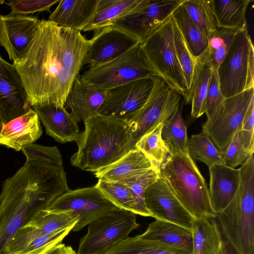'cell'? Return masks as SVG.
Instances as JSON below:
<instances>
[{"label":"cell","mask_w":254,"mask_h":254,"mask_svg":"<svg viewBox=\"0 0 254 254\" xmlns=\"http://www.w3.org/2000/svg\"><path fill=\"white\" fill-rule=\"evenodd\" d=\"M93 38L80 31L41 20L26 57L13 64L32 107L64 106L74 78Z\"/></svg>","instance_id":"obj_1"},{"label":"cell","mask_w":254,"mask_h":254,"mask_svg":"<svg viewBox=\"0 0 254 254\" xmlns=\"http://www.w3.org/2000/svg\"><path fill=\"white\" fill-rule=\"evenodd\" d=\"M66 190L58 170L36 162L26 161L6 179L0 193V254H6L8 243L21 227Z\"/></svg>","instance_id":"obj_2"},{"label":"cell","mask_w":254,"mask_h":254,"mask_svg":"<svg viewBox=\"0 0 254 254\" xmlns=\"http://www.w3.org/2000/svg\"><path fill=\"white\" fill-rule=\"evenodd\" d=\"M84 124V130L75 141L77 151L70 158L73 166L94 173L134 149L126 121L98 114Z\"/></svg>","instance_id":"obj_3"},{"label":"cell","mask_w":254,"mask_h":254,"mask_svg":"<svg viewBox=\"0 0 254 254\" xmlns=\"http://www.w3.org/2000/svg\"><path fill=\"white\" fill-rule=\"evenodd\" d=\"M238 190L227 206L216 213L219 228L237 254H254V157L240 168Z\"/></svg>","instance_id":"obj_4"},{"label":"cell","mask_w":254,"mask_h":254,"mask_svg":"<svg viewBox=\"0 0 254 254\" xmlns=\"http://www.w3.org/2000/svg\"><path fill=\"white\" fill-rule=\"evenodd\" d=\"M159 174L194 218H216L205 179L189 153L170 155L159 167Z\"/></svg>","instance_id":"obj_5"},{"label":"cell","mask_w":254,"mask_h":254,"mask_svg":"<svg viewBox=\"0 0 254 254\" xmlns=\"http://www.w3.org/2000/svg\"><path fill=\"white\" fill-rule=\"evenodd\" d=\"M140 47L147 63L170 88L190 102L185 78L174 45L172 14L141 43Z\"/></svg>","instance_id":"obj_6"},{"label":"cell","mask_w":254,"mask_h":254,"mask_svg":"<svg viewBox=\"0 0 254 254\" xmlns=\"http://www.w3.org/2000/svg\"><path fill=\"white\" fill-rule=\"evenodd\" d=\"M217 71L225 98L254 88V48L248 30L237 32Z\"/></svg>","instance_id":"obj_7"},{"label":"cell","mask_w":254,"mask_h":254,"mask_svg":"<svg viewBox=\"0 0 254 254\" xmlns=\"http://www.w3.org/2000/svg\"><path fill=\"white\" fill-rule=\"evenodd\" d=\"M158 75L145 60L140 43L114 60L95 68H89L82 79L96 88L107 90L141 79Z\"/></svg>","instance_id":"obj_8"},{"label":"cell","mask_w":254,"mask_h":254,"mask_svg":"<svg viewBox=\"0 0 254 254\" xmlns=\"http://www.w3.org/2000/svg\"><path fill=\"white\" fill-rule=\"evenodd\" d=\"M80 240L77 254H104L137 229L136 214L118 209L89 224Z\"/></svg>","instance_id":"obj_9"},{"label":"cell","mask_w":254,"mask_h":254,"mask_svg":"<svg viewBox=\"0 0 254 254\" xmlns=\"http://www.w3.org/2000/svg\"><path fill=\"white\" fill-rule=\"evenodd\" d=\"M152 89L144 104L126 120L130 130L134 148L138 140L167 117L180 105L181 95L172 89L160 76L152 77Z\"/></svg>","instance_id":"obj_10"},{"label":"cell","mask_w":254,"mask_h":254,"mask_svg":"<svg viewBox=\"0 0 254 254\" xmlns=\"http://www.w3.org/2000/svg\"><path fill=\"white\" fill-rule=\"evenodd\" d=\"M120 209L95 186L69 190L57 197L48 207L50 211H71L79 219L72 229L78 232L101 217Z\"/></svg>","instance_id":"obj_11"},{"label":"cell","mask_w":254,"mask_h":254,"mask_svg":"<svg viewBox=\"0 0 254 254\" xmlns=\"http://www.w3.org/2000/svg\"><path fill=\"white\" fill-rule=\"evenodd\" d=\"M254 88L226 98L219 108L202 126L216 148L224 154L235 133L240 128L252 97Z\"/></svg>","instance_id":"obj_12"},{"label":"cell","mask_w":254,"mask_h":254,"mask_svg":"<svg viewBox=\"0 0 254 254\" xmlns=\"http://www.w3.org/2000/svg\"><path fill=\"white\" fill-rule=\"evenodd\" d=\"M151 78L141 79L107 90L98 114L127 120L145 102L152 89Z\"/></svg>","instance_id":"obj_13"},{"label":"cell","mask_w":254,"mask_h":254,"mask_svg":"<svg viewBox=\"0 0 254 254\" xmlns=\"http://www.w3.org/2000/svg\"><path fill=\"white\" fill-rule=\"evenodd\" d=\"M40 21L37 17L25 14L0 15V45L5 49L13 64L26 57Z\"/></svg>","instance_id":"obj_14"},{"label":"cell","mask_w":254,"mask_h":254,"mask_svg":"<svg viewBox=\"0 0 254 254\" xmlns=\"http://www.w3.org/2000/svg\"><path fill=\"white\" fill-rule=\"evenodd\" d=\"M144 202L151 217L191 230L194 218L181 203L160 174L146 189Z\"/></svg>","instance_id":"obj_15"},{"label":"cell","mask_w":254,"mask_h":254,"mask_svg":"<svg viewBox=\"0 0 254 254\" xmlns=\"http://www.w3.org/2000/svg\"><path fill=\"white\" fill-rule=\"evenodd\" d=\"M181 0H148L136 12L121 17L110 25L142 42L160 24L171 15Z\"/></svg>","instance_id":"obj_16"},{"label":"cell","mask_w":254,"mask_h":254,"mask_svg":"<svg viewBox=\"0 0 254 254\" xmlns=\"http://www.w3.org/2000/svg\"><path fill=\"white\" fill-rule=\"evenodd\" d=\"M93 42L82 63L95 68L109 63L140 43L126 32L109 25L94 31Z\"/></svg>","instance_id":"obj_17"},{"label":"cell","mask_w":254,"mask_h":254,"mask_svg":"<svg viewBox=\"0 0 254 254\" xmlns=\"http://www.w3.org/2000/svg\"><path fill=\"white\" fill-rule=\"evenodd\" d=\"M31 108L14 65L0 55V118L2 124L25 114Z\"/></svg>","instance_id":"obj_18"},{"label":"cell","mask_w":254,"mask_h":254,"mask_svg":"<svg viewBox=\"0 0 254 254\" xmlns=\"http://www.w3.org/2000/svg\"><path fill=\"white\" fill-rule=\"evenodd\" d=\"M106 92L87 83L78 74L74 78L64 107L70 109L77 122H84L98 114Z\"/></svg>","instance_id":"obj_19"},{"label":"cell","mask_w":254,"mask_h":254,"mask_svg":"<svg viewBox=\"0 0 254 254\" xmlns=\"http://www.w3.org/2000/svg\"><path fill=\"white\" fill-rule=\"evenodd\" d=\"M42 134L41 122L32 108L25 114L2 125L0 145L19 151L23 146L34 143Z\"/></svg>","instance_id":"obj_20"},{"label":"cell","mask_w":254,"mask_h":254,"mask_svg":"<svg viewBox=\"0 0 254 254\" xmlns=\"http://www.w3.org/2000/svg\"><path fill=\"white\" fill-rule=\"evenodd\" d=\"M44 125L46 133L61 143L76 141L80 132L77 122L64 106L40 105L32 107Z\"/></svg>","instance_id":"obj_21"},{"label":"cell","mask_w":254,"mask_h":254,"mask_svg":"<svg viewBox=\"0 0 254 254\" xmlns=\"http://www.w3.org/2000/svg\"><path fill=\"white\" fill-rule=\"evenodd\" d=\"M209 168V192L216 214L225 208L236 194L240 184V169L224 164H214Z\"/></svg>","instance_id":"obj_22"},{"label":"cell","mask_w":254,"mask_h":254,"mask_svg":"<svg viewBox=\"0 0 254 254\" xmlns=\"http://www.w3.org/2000/svg\"><path fill=\"white\" fill-rule=\"evenodd\" d=\"M100 0H60L49 20L64 28L83 31L95 15Z\"/></svg>","instance_id":"obj_23"},{"label":"cell","mask_w":254,"mask_h":254,"mask_svg":"<svg viewBox=\"0 0 254 254\" xmlns=\"http://www.w3.org/2000/svg\"><path fill=\"white\" fill-rule=\"evenodd\" d=\"M137 236L143 240L192 254L191 231L173 223L155 219L148 225L143 234Z\"/></svg>","instance_id":"obj_24"},{"label":"cell","mask_w":254,"mask_h":254,"mask_svg":"<svg viewBox=\"0 0 254 254\" xmlns=\"http://www.w3.org/2000/svg\"><path fill=\"white\" fill-rule=\"evenodd\" d=\"M156 167L142 151L134 149L115 163L94 174L98 180L123 182Z\"/></svg>","instance_id":"obj_25"},{"label":"cell","mask_w":254,"mask_h":254,"mask_svg":"<svg viewBox=\"0 0 254 254\" xmlns=\"http://www.w3.org/2000/svg\"><path fill=\"white\" fill-rule=\"evenodd\" d=\"M148 0H100L93 17L83 31H97L116 20L133 13L144 7Z\"/></svg>","instance_id":"obj_26"},{"label":"cell","mask_w":254,"mask_h":254,"mask_svg":"<svg viewBox=\"0 0 254 254\" xmlns=\"http://www.w3.org/2000/svg\"><path fill=\"white\" fill-rule=\"evenodd\" d=\"M215 218H194L191 230L192 254H216L222 247L224 240Z\"/></svg>","instance_id":"obj_27"},{"label":"cell","mask_w":254,"mask_h":254,"mask_svg":"<svg viewBox=\"0 0 254 254\" xmlns=\"http://www.w3.org/2000/svg\"><path fill=\"white\" fill-rule=\"evenodd\" d=\"M218 27L248 30L246 11L251 0H210Z\"/></svg>","instance_id":"obj_28"},{"label":"cell","mask_w":254,"mask_h":254,"mask_svg":"<svg viewBox=\"0 0 254 254\" xmlns=\"http://www.w3.org/2000/svg\"><path fill=\"white\" fill-rule=\"evenodd\" d=\"M161 136L170 155L189 153L187 125L182 116L181 105L162 122Z\"/></svg>","instance_id":"obj_29"},{"label":"cell","mask_w":254,"mask_h":254,"mask_svg":"<svg viewBox=\"0 0 254 254\" xmlns=\"http://www.w3.org/2000/svg\"><path fill=\"white\" fill-rule=\"evenodd\" d=\"M181 1L172 12V16L193 58H197L207 48L208 39L192 22Z\"/></svg>","instance_id":"obj_30"},{"label":"cell","mask_w":254,"mask_h":254,"mask_svg":"<svg viewBox=\"0 0 254 254\" xmlns=\"http://www.w3.org/2000/svg\"><path fill=\"white\" fill-rule=\"evenodd\" d=\"M238 31L218 27L208 38V46L205 51L194 59L210 68L217 69Z\"/></svg>","instance_id":"obj_31"},{"label":"cell","mask_w":254,"mask_h":254,"mask_svg":"<svg viewBox=\"0 0 254 254\" xmlns=\"http://www.w3.org/2000/svg\"><path fill=\"white\" fill-rule=\"evenodd\" d=\"M192 81L189 90L191 103V117L197 119L206 111V100L211 76V69L194 59Z\"/></svg>","instance_id":"obj_32"},{"label":"cell","mask_w":254,"mask_h":254,"mask_svg":"<svg viewBox=\"0 0 254 254\" xmlns=\"http://www.w3.org/2000/svg\"><path fill=\"white\" fill-rule=\"evenodd\" d=\"M104 254H188L137 236L128 237L113 246Z\"/></svg>","instance_id":"obj_33"},{"label":"cell","mask_w":254,"mask_h":254,"mask_svg":"<svg viewBox=\"0 0 254 254\" xmlns=\"http://www.w3.org/2000/svg\"><path fill=\"white\" fill-rule=\"evenodd\" d=\"M78 219V216L71 211L54 212L44 209L38 212L27 223L43 233L49 234L74 227Z\"/></svg>","instance_id":"obj_34"},{"label":"cell","mask_w":254,"mask_h":254,"mask_svg":"<svg viewBox=\"0 0 254 254\" xmlns=\"http://www.w3.org/2000/svg\"><path fill=\"white\" fill-rule=\"evenodd\" d=\"M181 3L192 22L207 39L218 28L210 0H182Z\"/></svg>","instance_id":"obj_35"},{"label":"cell","mask_w":254,"mask_h":254,"mask_svg":"<svg viewBox=\"0 0 254 254\" xmlns=\"http://www.w3.org/2000/svg\"><path fill=\"white\" fill-rule=\"evenodd\" d=\"M162 128L161 123L144 134L135 145V149L142 151L158 167L170 155L162 138Z\"/></svg>","instance_id":"obj_36"},{"label":"cell","mask_w":254,"mask_h":254,"mask_svg":"<svg viewBox=\"0 0 254 254\" xmlns=\"http://www.w3.org/2000/svg\"><path fill=\"white\" fill-rule=\"evenodd\" d=\"M188 149L192 158L204 163L208 168L214 164H224L223 154L202 131L189 139Z\"/></svg>","instance_id":"obj_37"},{"label":"cell","mask_w":254,"mask_h":254,"mask_svg":"<svg viewBox=\"0 0 254 254\" xmlns=\"http://www.w3.org/2000/svg\"><path fill=\"white\" fill-rule=\"evenodd\" d=\"M159 175V168L156 167L147 172L127 179L122 182L128 187L135 202V214L151 217L144 202V193L147 188L153 183Z\"/></svg>","instance_id":"obj_38"},{"label":"cell","mask_w":254,"mask_h":254,"mask_svg":"<svg viewBox=\"0 0 254 254\" xmlns=\"http://www.w3.org/2000/svg\"><path fill=\"white\" fill-rule=\"evenodd\" d=\"M96 186L118 208L135 214L134 198L125 183L98 180Z\"/></svg>","instance_id":"obj_39"},{"label":"cell","mask_w":254,"mask_h":254,"mask_svg":"<svg viewBox=\"0 0 254 254\" xmlns=\"http://www.w3.org/2000/svg\"><path fill=\"white\" fill-rule=\"evenodd\" d=\"M173 26L174 45L177 58L182 69L189 91L192 81L194 67V59L173 18Z\"/></svg>","instance_id":"obj_40"},{"label":"cell","mask_w":254,"mask_h":254,"mask_svg":"<svg viewBox=\"0 0 254 254\" xmlns=\"http://www.w3.org/2000/svg\"><path fill=\"white\" fill-rule=\"evenodd\" d=\"M26 161H37L56 168L63 167L62 155L57 146H46L35 143L22 147Z\"/></svg>","instance_id":"obj_41"},{"label":"cell","mask_w":254,"mask_h":254,"mask_svg":"<svg viewBox=\"0 0 254 254\" xmlns=\"http://www.w3.org/2000/svg\"><path fill=\"white\" fill-rule=\"evenodd\" d=\"M73 227L49 234H42L34 239L19 254H44L55 246L62 243Z\"/></svg>","instance_id":"obj_42"},{"label":"cell","mask_w":254,"mask_h":254,"mask_svg":"<svg viewBox=\"0 0 254 254\" xmlns=\"http://www.w3.org/2000/svg\"><path fill=\"white\" fill-rule=\"evenodd\" d=\"M42 234L44 233L38 228L26 223L11 238L6 248V254H19Z\"/></svg>","instance_id":"obj_43"},{"label":"cell","mask_w":254,"mask_h":254,"mask_svg":"<svg viewBox=\"0 0 254 254\" xmlns=\"http://www.w3.org/2000/svg\"><path fill=\"white\" fill-rule=\"evenodd\" d=\"M60 0H10L3 1L11 9L10 13L27 15L43 11H50V8Z\"/></svg>","instance_id":"obj_44"},{"label":"cell","mask_w":254,"mask_h":254,"mask_svg":"<svg viewBox=\"0 0 254 254\" xmlns=\"http://www.w3.org/2000/svg\"><path fill=\"white\" fill-rule=\"evenodd\" d=\"M253 154L242 145L237 131L223 154L224 165L235 168L245 164Z\"/></svg>","instance_id":"obj_45"},{"label":"cell","mask_w":254,"mask_h":254,"mask_svg":"<svg viewBox=\"0 0 254 254\" xmlns=\"http://www.w3.org/2000/svg\"><path fill=\"white\" fill-rule=\"evenodd\" d=\"M254 96L248 106L239 132L242 145L251 153L254 152Z\"/></svg>","instance_id":"obj_46"},{"label":"cell","mask_w":254,"mask_h":254,"mask_svg":"<svg viewBox=\"0 0 254 254\" xmlns=\"http://www.w3.org/2000/svg\"><path fill=\"white\" fill-rule=\"evenodd\" d=\"M211 76L206 100L207 119L210 117L220 107L225 97L221 93L217 69L210 68Z\"/></svg>","instance_id":"obj_47"},{"label":"cell","mask_w":254,"mask_h":254,"mask_svg":"<svg viewBox=\"0 0 254 254\" xmlns=\"http://www.w3.org/2000/svg\"><path fill=\"white\" fill-rule=\"evenodd\" d=\"M64 246V244L60 243L51 249L44 254H61Z\"/></svg>","instance_id":"obj_48"},{"label":"cell","mask_w":254,"mask_h":254,"mask_svg":"<svg viewBox=\"0 0 254 254\" xmlns=\"http://www.w3.org/2000/svg\"><path fill=\"white\" fill-rule=\"evenodd\" d=\"M222 248L225 254H237L234 249L226 241H223Z\"/></svg>","instance_id":"obj_49"},{"label":"cell","mask_w":254,"mask_h":254,"mask_svg":"<svg viewBox=\"0 0 254 254\" xmlns=\"http://www.w3.org/2000/svg\"><path fill=\"white\" fill-rule=\"evenodd\" d=\"M61 254H77V253L71 246H65L64 245L62 249Z\"/></svg>","instance_id":"obj_50"},{"label":"cell","mask_w":254,"mask_h":254,"mask_svg":"<svg viewBox=\"0 0 254 254\" xmlns=\"http://www.w3.org/2000/svg\"><path fill=\"white\" fill-rule=\"evenodd\" d=\"M216 254H225L223 250V248L222 247Z\"/></svg>","instance_id":"obj_51"},{"label":"cell","mask_w":254,"mask_h":254,"mask_svg":"<svg viewBox=\"0 0 254 254\" xmlns=\"http://www.w3.org/2000/svg\"><path fill=\"white\" fill-rule=\"evenodd\" d=\"M2 125H3L2 123V122L1 121V119L0 118V131L1 130V129Z\"/></svg>","instance_id":"obj_52"}]
</instances>
